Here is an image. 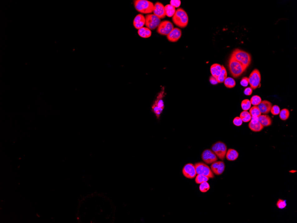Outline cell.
Returning <instances> with one entry per match:
<instances>
[{
  "label": "cell",
  "mask_w": 297,
  "mask_h": 223,
  "mask_svg": "<svg viewBox=\"0 0 297 223\" xmlns=\"http://www.w3.org/2000/svg\"><path fill=\"white\" fill-rule=\"evenodd\" d=\"M231 57L242 65L246 69L251 62V55L247 52L239 49H235L231 54Z\"/></svg>",
  "instance_id": "cell-1"
},
{
  "label": "cell",
  "mask_w": 297,
  "mask_h": 223,
  "mask_svg": "<svg viewBox=\"0 0 297 223\" xmlns=\"http://www.w3.org/2000/svg\"><path fill=\"white\" fill-rule=\"evenodd\" d=\"M172 19L174 23L179 27L185 28L188 25V15L182 8H179L176 10L175 14L173 16Z\"/></svg>",
  "instance_id": "cell-2"
},
{
  "label": "cell",
  "mask_w": 297,
  "mask_h": 223,
  "mask_svg": "<svg viewBox=\"0 0 297 223\" xmlns=\"http://www.w3.org/2000/svg\"><path fill=\"white\" fill-rule=\"evenodd\" d=\"M229 68L230 73L235 78L239 77L246 70L242 65L231 57L229 59Z\"/></svg>",
  "instance_id": "cell-3"
},
{
  "label": "cell",
  "mask_w": 297,
  "mask_h": 223,
  "mask_svg": "<svg viewBox=\"0 0 297 223\" xmlns=\"http://www.w3.org/2000/svg\"><path fill=\"white\" fill-rule=\"evenodd\" d=\"M134 7L138 12L141 13H151L153 12L154 5L147 0H136L134 2Z\"/></svg>",
  "instance_id": "cell-4"
},
{
  "label": "cell",
  "mask_w": 297,
  "mask_h": 223,
  "mask_svg": "<svg viewBox=\"0 0 297 223\" xmlns=\"http://www.w3.org/2000/svg\"><path fill=\"white\" fill-rule=\"evenodd\" d=\"M164 95V88L158 94L155 103L152 107L153 112L155 114L157 118L159 119L162 111L164 110V104L163 99Z\"/></svg>",
  "instance_id": "cell-5"
},
{
  "label": "cell",
  "mask_w": 297,
  "mask_h": 223,
  "mask_svg": "<svg viewBox=\"0 0 297 223\" xmlns=\"http://www.w3.org/2000/svg\"><path fill=\"white\" fill-rule=\"evenodd\" d=\"M212 150L219 159L224 160L227 153V147L224 143L220 141L216 143L212 146Z\"/></svg>",
  "instance_id": "cell-6"
},
{
  "label": "cell",
  "mask_w": 297,
  "mask_h": 223,
  "mask_svg": "<svg viewBox=\"0 0 297 223\" xmlns=\"http://www.w3.org/2000/svg\"><path fill=\"white\" fill-rule=\"evenodd\" d=\"M249 84L253 90L257 89L260 86L261 75L260 71L257 69H255L250 74L248 78Z\"/></svg>",
  "instance_id": "cell-7"
},
{
  "label": "cell",
  "mask_w": 297,
  "mask_h": 223,
  "mask_svg": "<svg viewBox=\"0 0 297 223\" xmlns=\"http://www.w3.org/2000/svg\"><path fill=\"white\" fill-rule=\"evenodd\" d=\"M194 166L198 175H204L209 178H214V175L208 165L203 162H199L195 163Z\"/></svg>",
  "instance_id": "cell-8"
},
{
  "label": "cell",
  "mask_w": 297,
  "mask_h": 223,
  "mask_svg": "<svg viewBox=\"0 0 297 223\" xmlns=\"http://www.w3.org/2000/svg\"><path fill=\"white\" fill-rule=\"evenodd\" d=\"M145 25L150 30H154L158 28L161 23V19L154 14L146 16Z\"/></svg>",
  "instance_id": "cell-9"
},
{
  "label": "cell",
  "mask_w": 297,
  "mask_h": 223,
  "mask_svg": "<svg viewBox=\"0 0 297 223\" xmlns=\"http://www.w3.org/2000/svg\"><path fill=\"white\" fill-rule=\"evenodd\" d=\"M174 25L171 22L164 21L161 22L157 29L158 34L167 36L174 29Z\"/></svg>",
  "instance_id": "cell-10"
},
{
  "label": "cell",
  "mask_w": 297,
  "mask_h": 223,
  "mask_svg": "<svg viewBox=\"0 0 297 223\" xmlns=\"http://www.w3.org/2000/svg\"><path fill=\"white\" fill-rule=\"evenodd\" d=\"M182 173L184 177L189 179H194L197 174L195 166L191 163H187L183 167Z\"/></svg>",
  "instance_id": "cell-11"
},
{
  "label": "cell",
  "mask_w": 297,
  "mask_h": 223,
  "mask_svg": "<svg viewBox=\"0 0 297 223\" xmlns=\"http://www.w3.org/2000/svg\"><path fill=\"white\" fill-rule=\"evenodd\" d=\"M202 159L207 164H212L217 161L218 157L212 151L209 149L205 150L202 155Z\"/></svg>",
  "instance_id": "cell-12"
},
{
  "label": "cell",
  "mask_w": 297,
  "mask_h": 223,
  "mask_svg": "<svg viewBox=\"0 0 297 223\" xmlns=\"http://www.w3.org/2000/svg\"><path fill=\"white\" fill-rule=\"evenodd\" d=\"M211 170L213 173L216 175H220L224 172L225 165L223 161H216L211 164Z\"/></svg>",
  "instance_id": "cell-13"
},
{
  "label": "cell",
  "mask_w": 297,
  "mask_h": 223,
  "mask_svg": "<svg viewBox=\"0 0 297 223\" xmlns=\"http://www.w3.org/2000/svg\"><path fill=\"white\" fill-rule=\"evenodd\" d=\"M153 12L154 14L160 19L164 18L166 16L164 5L159 2H156L154 5Z\"/></svg>",
  "instance_id": "cell-14"
},
{
  "label": "cell",
  "mask_w": 297,
  "mask_h": 223,
  "mask_svg": "<svg viewBox=\"0 0 297 223\" xmlns=\"http://www.w3.org/2000/svg\"><path fill=\"white\" fill-rule=\"evenodd\" d=\"M249 128L254 132H259L263 128V127L258 121V117H252L251 122L249 124Z\"/></svg>",
  "instance_id": "cell-15"
},
{
  "label": "cell",
  "mask_w": 297,
  "mask_h": 223,
  "mask_svg": "<svg viewBox=\"0 0 297 223\" xmlns=\"http://www.w3.org/2000/svg\"><path fill=\"white\" fill-rule=\"evenodd\" d=\"M182 31L178 28H175L167 36L168 40L171 42H176L181 38Z\"/></svg>",
  "instance_id": "cell-16"
},
{
  "label": "cell",
  "mask_w": 297,
  "mask_h": 223,
  "mask_svg": "<svg viewBox=\"0 0 297 223\" xmlns=\"http://www.w3.org/2000/svg\"><path fill=\"white\" fill-rule=\"evenodd\" d=\"M146 23V18L144 16L139 14L136 16L133 20V24L134 27L137 30L143 27Z\"/></svg>",
  "instance_id": "cell-17"
},
{
  "label": "cell",
  "mask_w": 297,
  "mask_h": 223,
  "mask_svg": "<svg viewBox=\"0 0 297 223\" xmlns=\"http://www.w3.org/2000/svg\"><path fill=\"white\" fill-rule=\"evenodd\" d=\"M272 106V104L270 101L263 100L261 101L258 107L261 114H267L269 113Z\"/></svg>",
  "instance_id": "cell-18"
},
{
  "label": "cell",
  "mask_w": 297,
  "mask_h": 223,
  "mask_svg": "<svg viewBox=\"0 0 297 223\" xmlns=\"http://www.w3.org/2000/svg\"><path fill=\"white\" fill-rule=\"evenodd\" d=\"M258 120L259 122L263 127L271 126L272 123L271 118L267 114H261L258 117Z\"/></svg>",
  "instance_id": "cell-19"
},
{
  "label": "cell",
  "mask_w": 297,
  "mask_h": 223,
  "mask_svg": "<svg viewBox=\"0 0 297 223\" xmlns=\"http://www.w3.org/2000/svg\"><path fill=\"white\" fill-rule=\"evenodd\" d=\"M239 154L236 150L229 149L226 154V157L229 161H233L238 158Z\"/></svg>",
  "instance_id": "cell-20"
},
{
  "label": "cell",
  "mask_w": 297,
  "mask_h": 223,
  "mask_svg": "<svg viewBox=\"0 0 297 223\" xmlns=\"http://www.w3.org/2000/svg\"><path fill=\"white\" fill-rule=\"evenodd\" d=\"M138 34L143 38H148L151 36L152 33L151 30L149 28L143 27L138 30Z\"/></svg>",
  "instance_id": "cell-21"
},
{
  "label": "cell",
  "mask_w": 297,
  "mask_h": 223,
  "mask_svg": "<svg viewBox=\"0 0 297 223\" xmlns=\"http://www.w3.org/2000/svg\"><path fill=\"white\" fill-rule=\"evenodd\" d=\"M165 15L168 17H172L176 12V8L170 4L167 5L165 6Z\"/></svg>",
  "instance_id": "cell-22"
},
{
  "label": "cell",
  "mask_w": 297,
  "mask_h": 223,
  "mask_svg": "<svg viewBox=\"0 0 297 223\" xmlns=\"http://www.w3.org/2000/svg\"><path fill=\"white\" fill-rule=\"evenodd\" d=\"M228 77V73H227V70L223 65H222V69L221 72L220 74L218 77L217 78L218 82V83H224V81L226 80V78Z\"/></svg>",
  "instance_id": "cell-23"
},
{
  "label": "cell",
  "mask_w": 297,
  "mask_h": 223,
  "mask_svg": "<svg viewBox=\"0 0 297 223\" xmlns=\"http://www.w3.org/2000/svg\"><path fill=\"white\" fill-rule=\"evenodd\" d=\"M240 118L243 122L247 123L251 119L252 116L247 111H243L240 114Z\"/></svg>",
  "instance_id": "cell-24"
},
{
  "label": "cell",
  "mask_w": 297,
  "mask_h": 223,
  "mask_svg": "<svg viewBox=\"0 0 297 223\" xmlns=\"http://www.w3.org/2000/svg\"><path fill=\"white\" fill-rule=\"evenodd\" d=\"M224 83L225 86L227 88H233L236 85L235 80L231 77H227L224 81Z\"/></svg>",
  "instance_id": "cell-25"
},
{
  "label": "cell",
  "mask_w": 297,
  "mask_h": 223,
  "mask_svg": "<svg viewBox=\"0 0 297 223\" xmlns=\"http://www.w3.org/2000/svg\"><path fill=\"white\" fill-rule=\"evenodd\" d=\"M249 113L252 117H258L261 114L258 106H254L251 107L250 109Z\"/></svg>",
  "instance_id": "cell-26"
},
{
  "label": "cell",
  "mask_w": 297,
  "mask_h": 223,
  "mask_svg": "<svg viewBox=\"0 0 297 223\" xmlns=\"http://www.w3.org/2000/svg\"><path fill=\"white\" fill-rule=\"evenodd\" d=\"M279 114L280 119L282 120L285 121L288 119L290 113L289 110L288 109L284 108V109L280 110Z\"/></svg>",
  "instance_id": "cell-27"
},
{
  "label": "cell",
  "mask_w": 297,
  "mask_h": 223,
  "mask_svg": "<svg viewBox=\"0 0 297 223\" xmlns=\"http://www.w3.org/2000/svg\"><path fill=\"white\" fill-rule=\"evenodd\" d=\"M209 180V178L206 176L202 175H198L195 178V182L197 184H201L203 182H207Z\"/></svg>",
  "instance_id": "cell-28"
},
{
  "label": "cell",
  "mask_w": 297,
  "mask_h": 223,
  "mask_svg": "<svg viewBox=\"0 0 297 223\" xmlns=\"http://www.w3.org/2000/svg\"><path fill=\"white\" fill-rule=\"evenodd\" d=\"M251 107V101L249 99H244L242 101L241 103L242 108L244 111H247L250 110Z\"/></svg>",
  "instance_id": "cell-29"
},
{
  "label": "cell",
  "mask_w": 297,
  "mask_h": 223,
  "mask_svg": "<svg viewBox=\"0 0 297 223\" xmlns=\"http://www.w3.org/2000/svg\"><path fill=\"white\" fill-rule=\"evenodd\" d=\"M261 97L258 95H254L251 99V105L255 106H258L261 102Z\"/></svg>",
  "instance_id": "cell-30"
},
{
  "label": "cell",
  "mask_w": 297,
  "mask_h": 223,
  "mask_svg": "<svg viewBox=\"0 0 297 223\" xmlns=\"http://www.w3.org/2000/svg\"><path fill=\"white\" fill-rule=\"evenodd\" d=\"M210 188V185L207 182H203L201 183L199 186V189L201 192L205 193L207 192Z\"/></svg>",
  "instance_id": "cell-31"
},
{
  "label": "cell",
  "mask_w": 297,
  "mask_h": 223,
  "mask_svg": "<svg viewBox=\"0 0 297 223\" xmlns=\"http://www.w3.org/2000/svg\"><path fill=\"white\" fill-rule=\"evenodd\" d=\"M270 112L274 115H279L280 112V108L278 105L272 106Z\"/></svg>",
  "instance_id": "cell-32"
},
{
  "label": "cell",
  "mask_w": 297,
  "mask_h": 223,
  "mask_svg": "<svg viewBox=\"0 0 297 223\" xmlns=\"http://www.w3.org/2000/svg\"><path fill=\"white\" fill-rule=\"evenodd\" d=\"M286 201L285 200H282V199H279L277 203V206L279 209H283L285 208L286 206Z\"/></svg>",
  "instance_id": "cell-33"
},
{
  "label": "cell",
  "mask_w": 297,
  "mask_h": 223,
  "mask_svg": "<svg viewBox=\"0 0 297 223\" xmlns=\"http://www.w3.org/2000/svg\"><path fill=\"white\" fill-rule=\"evenodd\" d=\"M242 120L239 117H236L233 120V124L234 125L239 127L242 124Z\"/></svg>",
  "instance_id": "cell-34"
},
{
  "label": "cell",
  "mask_w": 297,
  "mask_h": 223,
  "mask_svg": "<svg viewBox=\"0 0 297 223\" xmlns=\"http://www.w3.org/2000/svg\"><path fill=\"white\" fill-rule=\"evenodd\" d=\"M216 74L215 78L217 79L221 72L222 65L219 64H215Z\"/></svg>",
  "instance_id": "cell-35"
},
{
  "label": "cell",
  "mask_w": 297,
  "mask_h": 223,
  "mask_svg": "<svg viewBox=\"0 0 297 223\" xmlns=\"http://www.w3.org/2000/svg\"><path fill=\"white\" fill-rule=\"evenodd\" d=\"M240 84L243 87H247L249 84L248 78L247 77H243L240 82Z\"/></svg>",
  "instance_id": "cell-36"
},
{
  "label": "cell",
  "mask_w": 297,
  "mask_h": 223,
  "mask_svg": "<svg viewBox=\"0 0 297 223\" xmlns=\"http://www.w3.org/2000/svg\"><path fill=\"white\" fill-rule=\"evenodd\" d=\"M181 2L180 0H171L170 2V4L175 8H179L181 5Z\"/></svg>",
  "instance_id": "cell-37"
},
{
  "label": "cell",
  "mask_w": 297,
  "mask_h": 223,
  "mask_svg": "<svg viewBox=\"0 0 297 223\" xmlns=\"http://www.w3.org/2000/svg\"><path fill=\"white\" fill-rule=\"evenodd\" d=\"M252 93H253V89L251 87H247L244 91V93L247 96L251 95H252Z\"/></svg>",
  "instance_id": "cell-38"
},
{
  "label": "cell",
  "mask_w": 297,
  "mask_h": 223,
  "mask_svg": "<svg viewBox=\"0 0 297 223\" xmlns=\"http://www.w3.org/2000/svg\"><path fill=\"white\" fill-rule=\"evenodd\" d=\"M209 82H210V83L212 85H217V84H218V82L217 80L215 78L211 76L209 77Z\"/></svg>",
  "instance_id": "cell-39"
},
{
  "label": "cell",
  "mask_w": 297,
  "mask_h": 223,
  "mask_svg": "<svg viewBox=\"0 0 297 223\" xmlns=\"http://www.w3.org/2000/svg\"><path fill=\"white\" fill-rule=\"evenodd\" d=\"M210 72H211V75L212 76L215 78L216 74V67L215 64L212 65L210 67Z\"/></svg>",
  "instance_id": "cell-40"
}]
</instances>
